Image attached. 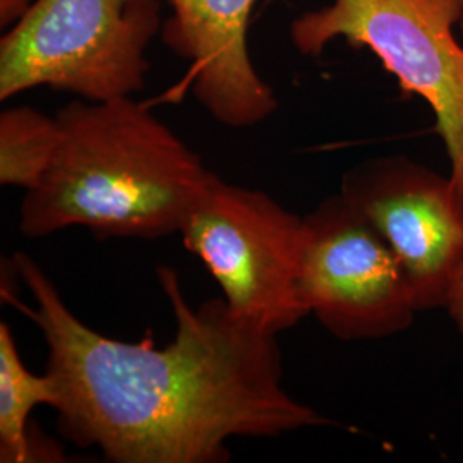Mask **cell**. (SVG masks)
Returning a JSON list of instances; mask_svg holds the SVG:
<instances>
[{"instance_id":"obj_3","label":"cell","mask_w":463,"mask_h":463,"mask_svg":"<svg viewBox=\"0 0 463 463\" xmlns=\"http://www.w3.org/2000/svg\"><path fill=\"white\" fill-rule=\"evenodd\" d=\"M160 0H33L0 40V99L47 86L86 101L139 93Z\"/></svg>"},{"instance_id":"obj_6","label":"cell","mask_w":463,"mask_h":463,"mask_svg":"<svg viewBox=\"0 0 463 463\" xmlns=\"http://www.w3.org/2000/svg\"><path fill=\"white\" fill-rule=\"evenodd\" d=\"M298 298L340 340H374L411 328L417 306L395 252L342 193L302 218Z\"/></svg>"},{"instance_id":"obj_12","label":"cell","mask_w":463,"mask_h":463,"mask_svg":"<svg viewBox=\"0 0 463 463\" xmlns=\"http://www.w3.org/2000/svg\"><path fill=\"white\" fill-rule=\"evenodd\" d=\"M32 4L33 0H0V26L7 30L26 13Z\"/></svg>"},{"instance_id":"obj_7","label":"cell","mask_w":463,"mask_h":463,"mask_svg":"<svg viewBox=\"0 0 463 463\" xmlns=\"http://www.w3.org/2000/svg\"><path fill=\"white\" fill-rule=\"evenodd\" d=\"M340 193L395 252L417 311L447 306L463 263V194L405 156H383L350 168Z\"/></svg>"},{"instance_id":"obj_13","label":"cell","mask_w":463,"mask_h":463,"mask_svg":"<svg viewBox=\"0 0 463 463\" xmlns=\"http://www.w3.org/2000/svg\"><path fill=\"white\" fill-rule=\"evenodd\" d=\"M462 40H463V24H462Z\"/></svg>"},{"instance_id":"obj_4","label":"cell","mask_w":463,"mask_h":463,"mask_svg":"<svg viewBox=\"0 0 463 463\" xmlns=\"http://www.w3.org/2000/svg\"><path fill=\"white\" fill-rule=\"evenodd\" d=\"M463 0H331L290 24L300 55L317 59L336 40L371 50L403 93L430 105L449 179L463 194Z\"/></svg>"},{"instance_id":"obj_1","label":"cell","mask_w":463,"mask_h":463,"mask_svg":"<svg viewBox=\"0 0 463 463\" xmlns=\"http://www.w3.org/2000/svg\"><path fill=\"white\" fill-rule=\"evenodd\" d=\"M33 298L21 306L40 328L49 357L61 434L116 463H220L232 438H275L330 419L290 397L277 335L233 315L223 298L198 307L175 269L158 280L175 317L164 347L149 338L103 336L74 315L53 281L26 254L14 256Z\"/></svg>"},{"instance_id":"obj_10","label":"cell","mask_w":463,"mask_h":463,"mask_svg":"<svg viewBox=\"0 0 463 463\" xmlns=\"http://www.w3.org/2000/svg\"><path fill=\"white\" fill-rule=\"evenodd\" d=\"M61 143L57 116L32 107L0 114V183L32 191L42 181Z\"/></svg>"},{"instance_id":"obj_11","label":"cell","mask_w":463,"mask_h":463,"mask_svg":"<svg viewBox=\"0 0 463 463\" xmlns=\"http://www.w3.org/2000/svg\"><path fill=\"white\" fill-rule=\"evenodd\" d=\"M445 307L463 338V263L453 280L451 288H449V296H448Z\"/></svg>"},{"instance_id":"obj_8","label":"cell","mask_w":463,"mask_h":463,"mask_svg":"<svg viewBox=\"0 0 463 463\" xmlns=\"http://www.w3.org/2000/svg\"><path fill=\"white\" fill-rule=\"evenodd\" d=\"M256 0H168L164 42L189 62L187 83L201 107L225 128L265 122L279 99L260 76L248 45Z\"/></svg>"},{"instance_id":"obj_9","label":"cell","mask_w":463,"mask_h":463,"mask_svg":"<svg viewBox=\"0 0 463 463\" xmlns=\"http://www.w3.org/2000/svg\"><path fill=\"white\" fill-rule=\"evenodd\" d=\"M55 400L49 374L36 376L19 355L13 330L0 323V462H61V449L30 430V415L38 405Z\"/></svg>"},{"instance_id":"obj_5","label":"cell","mask_w":463,"mask_h":463,"mask_svg":"<svg viewBox=\"0 0 463 463\" xmlns=\"http://www.w3.org/2000/svg\"><path fill=\"white\" fill-rule=\"evenodd\" d=\"M179 233L242 321L279 335L307 316L298 290L302 218L271 196L215 175Z\"/></svg>"},{"instance_id":"obj_2","label":"cell","mask_w":463,"mask_h":463,"mask_svg":"<svg viewBox=\"0 0 463 463\" xmlns=\"http://www.w3.org/2000/svg\"><path fill=\"white\" fill-rule=\"evenodd\" d=\"M57 120L59 148L19 206V232L28 239L69 227L122 239L179 233L216 175L133 97L76 99Z\"/></svg>"}]
</instances>
